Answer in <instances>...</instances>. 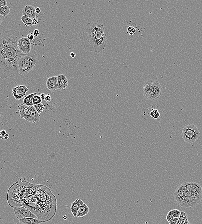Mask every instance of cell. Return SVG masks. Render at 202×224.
I'll return each instance as SVG.
<instances>
[{
	"instance_id": "1",
	"label": "cell",
	"mask_w": 202,
	"mask_h": 224,
	"mask_svg": "<svg viewBox=\"0 0 202 224\" xmlns=\"http://www.w3.org/2000/svg\"><path fill=\"white\" fill-rule=\"evenodd\" d=\"M19 34L15 30L0 33V78H16L20 75L18 62L27 55L18 47Z\"/></svg>"
},
{
	"instance_id": "2",
	"label": "cell",
	"mask_w": 202,
	"mask_h": 224,
	"mask_svg": "<svg viewBox=\"0 0 202 224\" xmlns=\"http://www.w3.org/2000/svg\"><path fill=\"white\" fill-rule=\"evenodd\" d=\"M18 206L29 209L41 221L48 222L56 213L57 200L55 196L48 187L33 185L28 195Z\"/></svg>"
},
{
	"instance_id": "3",
	"label": "cell",
	"mask_w": 202,
	"mask_h": 224,
	"mask_svg": "<svg viewBox=\"0 0 202 224\" xmlns=\"http://www.w3.org/2000/svg\"><path fill=\"white\" fill-rule=\"evenodd\" d=\"M102 24L90 22L83 27L79 35L85 50L90 52H99L106 47L107 35Z\"/></svg>"
},
{
	"instance_id": "4",
	"label": "cell",
	"mask_w": 202,
	"mask_h": 224,
	"mask_svg": "<svg viewBox=\"0 0 202 224\" xmlns=\"http://www.w3.org/2000/svg\"><path fill=\"white\" fill-rule=\"evenodd\" d=\"M38 61V58L32 52L23 56L18 62L20 75H26L32 70Z\"/></svg>"
},
{
	"instance_id": "5",
	"label": "cell",
	"mask_w": 202,
	"mask_h": 224,
	"mask_svg": "<svg viewBox=\"0 0 202 224\" xmlns=\"http://www.w3.org/2000/svg\"><path fill=\"white\" fill-rule=\"evenodd\" d=\"M202 199V192L196 193L187 191L177 202L182 207H193L199 204Z\"/></svg>"
},
{
	"instance_id": "6",
	"label": "cell",
	"mask_w": 202,
	"mask_h": 224,
	"mask_svg": "<svg viewBox=\"0 0 202 224\" xmlns=\"http://www.w3.org/2000/svg\"><path fill=\"white\" fill-rule=\"evenodd\" d=\"M200 130L194 125H187L182 129L181 136L185 142L192 144L200 138Z\"/></svg>"
},
{
	"instance_id": "7",
	"label": "cell",
	"mask_w": 202,
	"mask_h": 224,
	"mask_svg": "<svg viewBox=\"0 0 202 224\" xmlns=\"http://www.w3.org/2000/svg\"><path fill=\"white\" fill-rule=\"evenodd\" d=\"M13 208L15 215L18 220L24 218H38L35 214L26 207L22 206H15Z\"/></svg>"
},
{
	"instance_id": "8",
	"label": "cell",
	"mask_w": 202,
	"mask_h": 224,
	"mask_svg": "<svg viewBox=\"0 0 202 224\" xmlns=\"http://www.w3.org/2000/svg\"><path fill=\"white\" fill-rule=\"evenodd\" d=\"M17 46L23 54L28 55L30 53L31 41L27 37L20 38L17 42Z\"/></svg>"
},
{
	"instance_id": "9",
	"label": "cell",
	"mask_w": 202,
	"mask_h": 224,
	"mask_svg": "<svg viewBox=\"0 0 202 224\" xmlns=\"http://www.w3.org/2000/svg\"><path fill=\"white\" fill-rule=\"evenodd\" d=\"M28 91V87L19 85L13 88L12 95L16 100H20L26 96V93Z\"/></svg>"
},
{
	"instance_id": "10",
	"label": "cell",
	"mask_w": 202,
	"mask_h": 224,
	"mask_svg": "<svg viewBox=\"0 0 202 224\" xmlns=\"http://www.w3.org/2000/svg\"><path fill=\"white\" fill-rule=\"evenodd\" d=\"M154 80L148 81L143 86V93L144 97L148 100L153 101V87Z\"/></svg>"
},
{
	"instance_id": "11",
	"label": "cell",
	"mask_w": 202,
	"mask_h": 224,
	"mask_svg": "<svg viewBox=\"0 0 202 224\" xmlns=\"http://www.w3.org/2000/svg\"><path fill=\"white\" fill-rule=\"evenodd\" d=\"M188 183L187 182H184L182 184L180 185L177 187L174 192V199L177 202H178L182 198L185 193L187 192V185Z\"/></svg>"
},
{
	"instance_id": "12",
	"label": "cell",
	"mask_w": 202,
	"mask_h": 224,
	"mask_svg": "<svg viewBox=\"0 0 202 224\" xmlns=\"http://www.w3.org/2000/svg\"><path fill=\"white\" fill-rule=\"evenodd\" d=\"M18 107V110L16 112V113L19 114L21 118L27 121L28 118L29 117L31 113L30 106H26L22 104H19Z\"/></svg>"
},
{
	"instance_id": "13",
	"label": "cell",
	"mask_w": 202,
	"mask_h": 224,
	"mask_svg": "<svg viewBox=\"0 0 202 224\" xmlns=\"http://www.w3.org/2000/svg\"><path fill=\"white\" fill-rule=\"evenodd\" d=\"M23 15L30 18L34 19L37 17V14L34 11V7L33 6L26 5L23 8Z\"/></svg>"
},
{
	"instance_id": "14",
	"label": "cell",
	"mask_w": 202,
	"mask_h": 224,
	"mask_svg": "<svg viewBox=\"0 0 202 224\" xmlns=\"http://www.w3.org/2000/svg\"><path fill=\"white\" fill-rule=\"evenodd\" d=\"M162 88L160 83L158 81L154 80L153 87V101L158 99L161 95Z\"/></svg>"
},
{
	"instance_id": "15",
	"label": "cell",
	"mask_w": 202,
	"mask_h": 224,
	"mask_svg": "<svg viewBox=\"0 0 202 224\" xmlns=\"http://www.w3.org/2000/svg\"><path fill=\"white\" fill-rule=\"evenodd\" d=\"M30 107L31 110V113L27 121L37 125V123L39 122L41 116L36 111L34 106H30Z\"/></svg>"
},
{
	"instance_id": "16",
	"label": "cell",
	"mask_w": 202,
	"mask_h": 224,
	"mask_svg": "<svg viewBox=\"0 0 202 224\" xmlns=\"http://www.w3.org/2000/svg\"><path fill=\"white\" fill-rule=\"evenodd\" d=\"M46 87L50 90H55L58 89V87L57 76H52L47 79Z\"/></svg>"
},
{
	"instance_id": "17",
	"label": "cell",
	"mask_w": 202,
	"mask_h": 224,
	"mask_svg": "<svg viewBox=\"0 0 202 224\" xmlns=\"http://www.w3.org/2000/svg\"><path fill=\"white\" fill-rule=\"evenodd\" d=\"M58 89L64 90L68 86L69 81L65 75L60 74L58 75Z\"/></svg>"
},
{
	"instance_id": "18",
	"label": "cell",
	"mask_w": 202,
	"mask_h": 224,
	"mask_svg": "<svg viewBox=\"0 0 202 224\" xmlns=\"http://www.w3.org/2000/svg\"><path fill=\"white\" fill-rule=\"evenodd\" d=\"M187 191L191 192H202V187L201 185L195 182H188L187 185Z\"/></svg>"
},
{
	"instance_id": "19",
	"label": "cell",
	"mask_w": 202,
	"mask_h": 224,
	"mask_svg": "<svg viewBox=\"0 0 202 224\" xmlns=\"http://www.w3.org/2000/svg\"><path fill=\"white\" fill-rule=\"evenodd\" d=\"M20 224H40L46 223L44 221H41L38 218H24L19 220Z\"/></svg>"
},
{
	"instance_id": "20",
	"label": "cell",
	"mask_w": 202,
	"mask_h": 224,
	"mask_svg": "<svg viewBox=\"0 0 202 224\" xmlns=\"http://www.w3.org/2000/svg\"><path fill=\"white\" fill-rule=\"evenodd\" d=\"M90 209L87 205L84 202L80 206L79 210H78V213H77L76 217L79 218V217H83L88 214L89 213Z\"/></svg>"
},
{
	"instance_id": "21",
	"label": "cell",
	"mask_w": 202,
	"mask_h": 224,
	"mask_svg": "<svg viewBox=\"0 0 202 224\" xmlns=\"http://www.w3.org/2000/svg\"><path fill=\"white\" fill-rule=\"evenodd\" d=\"M83 202H84L81 200L80 199H77L71 203V211L74 217H76L79 207Z\"/></svg>"
},
{
	"instance_id": "22",
	"label": "cell",
	"mask_w": 202,
	"mask_h": 224,
	"mask_svg": "<svg viewBox=\"0 0 202 224\" xmlns=\"http://www.w3.org/2000/svg\"><path fill=\"white\" fill-rule=\"evenodd\" d=\"M37 95V92L32 93L26 96L24 98L23 102V104L26 106H33V98L35 95Z\"/></svg>"
},
{
	"instance_id": "23",
	"label": "cell",
	"mask_w": 202,
	"mask_h": 224,
	"mask_svg": "<svg viewBox=\"0 0 202 224\" xmlns=\"http://www.w3.org/2000/svg\"><path fill=\"white\" fill-rule=\"evenodd\" d=\"M181 211L179 210L175 209L173 210L168 212L166 216V219L168 222L171 218H176V217H179L180 215Z\"/></svg>"
},
{
	"instance_id": "24",
	"label": "cell",
	"mask_w": 202,
	"mask_h": 224,
	"mask_svg": "<svg viewBox=\"0 0 202 224\" xmlns=\"http://www.w3.org/2000/svg\"><path fill=\"white\" fill-rule=\"evenodd\" d=\"M21 19L22 22L24 23V26H26V27H31L33 26V23H32L33 19H32L30 18L23 15L21 17Z\"/></svg>"
},
{
	"instance_id": "25",
	"label": "cell",
	"mask_w": 202,
	"mask_h": 224,
	"mask_svg": "<svg viewBox=\"0 0 202 224\" xmlns=\"http://www.w3.org/2000/svg\"><path fill=\"white\" fill-rule=\"evenodd\" d=\"M11 12V8L9 6H4L0 7V14L3 17L7 16Z\"/></svg>"
},
{
	"instance_id": "26",
	"label": "cell",
	"mask_w": 202,
	"mask_h": 224,
	"mask_svg": "<svg viewBox=\"0 0 202 224\" xmlns=\"http://www.w3.org/2000/svg\"><path fill=\"white\" fill-rule=\"evenodd\" d=\"M187 218H188L187 213L185 212H181L180 215L176 224H184Z\"/></svg>"
},
{
	"instance_id": "27",
	"label": "cell",
	"mask_w": 202,
	"mask_h": 224,
	"mask_svg": "<svg viewBox=\"0 0 202 224\" xmlns=\"http://www.w3.org/2000/svg\"><path fill=\"white\" fill-rule=\"evenodd\" d=\"M33 106H34L36 111L38 112V113L39 114H40V113H41V112H42L45 110V105L44 103H42L37 104V105H34Z\"/></svg>"
},
{
	"instance_id": "28",
	"label": "cell",
	"mask_w": 202,
	"mask_h": 224,
	"mask_svg": "<svg viewBox=\"0 0 202 224\" xmlns=\"http://www.w3.org/2000/svg\"><path fill=\"white\" fill-rule=\"evenodd\" d=\"M42 100L41 99L40 95H36L34 96L33 98V106L34 105H37V104H39V103H41Z\"/></svg>"
},
{
	"instance_id": "29",
	"label": "cell",
	"mask_w": 202,
	"mask_h": 224,
	"mask_svg": "<svg viewBox=\"0 0 202 224\" xmlns=\"http://www.w3.org/2000/svg\"><path fill=\"white\" fill-rule=\"evenodd\" d=\"M136 29L133 27L129 26L127 28V32L130 35H133L136 32Z\"/></svg>"
},
{
	"instance_id": "30",
	"label": "cell",
	"mask_w": 202,
	"mask_h": 224,
	"mask_svg": "<svg viewBox=\"0 0 202 224\" xmlns=\"http://www.w3.org/2000/svg\"><path fill=\"white\" fill-rule=\"evenodd\" d=\"M178 218H179V217L171 218L168 222L169 224H176L178 221Z\"/></svg>"
},
{
	"instance_id": "31",
	"label": "cell",
	"mask_w": 202,
	"mask_h": 224,
	"mask_svg": "<svg viewBox=\"0 0 202 224\" xmlns=\"http://www.w3.org/2000/svg\"><path fill=\"white\" fill-rule=\"evenodd\" d=\"M157 112H158V110H155V109H152L151 110V111L150 113H149L150 115V116H151V117H152L153 118L154 116H155V115L156 114V113H157Z\"/></svg>"
},
{
	"instance_id": "32",
	"label": "cell",
	"mask_w": 202,
	"mask_h": 224,
	"mask_svg": "<svg viewBox=\"0 0 202 224\" xmlns=\"http://www.w3.org/2000/svg\"><path fill=\"white\" fill-rule=\"evenodd\" d=\"M7 3L6 0H0V7L6 6Z\"/></svg>"
},
{
	"instance_id": "33",
	"label": "cell",
	"mask_w": 202,
	"mask_h": 224,
	"mask_svg": "<svg viewBox=\"0 0 202 224\" xmlns=\"http://www.w3.org/2000/svg\"><path fill=\"white\" fill-rule=\"evenodd\" d=\"M6 134V131L4 130L0 131V139H3L4 137Z\"/></svg>"
},
{
	"instance_id": "34",
	"label": "cell",
	"mask_w": 202,
	"mask_h": 224,
	"mask_svg": "<svg viewBox=\"0 0 202 224\" xmlns=\"http://www.w3.org/2000/svg\"><path fill=\"white\" fill-rule=\"evenodd\" d=\"M27 38L30 41H33L34 39V35L32 33L29 34L27 36Z\"/></svg>"
},
{
	"instance_id": "35",
	"label": "cell",
	"mask_w": 202,
	"mask_h": 224,
	"mask_svg": "<svg viewBox=\"0 0 202 224\" xmlns=\"http://www.w3.org/2000/svg\"><path fill=\"white\" fill-rule=\"evenodd\" d=\"M51 100H52V98H51V95H46L45 99V101H46V102L49 103Z\"/></svg>"
},
{
	"instance_id": "36",
	"label": "cell",
	"mask_w": 202,
	"mask_h": 224,
	"mask_svg": "<svg viewBox=\"0 0 202 224\" xmlns=\"http://www.w3.org/2000/svg\"><path fill=\"white\" fill-rule=\"evenodd\" d=\"M39 34L40 32L39 30L36 29H35L34 31V32H33V35H34V36H35V37H38V36L39 35Z\"/></svg>"
},
{
	"instance_id": "37",
	"label": "cell",
	"mask_w": 202,
	"mask_h": 224,
	"mask_svg": "<svg viewBox=\"0 0 202 224\" xmlns=\"http://www.w3.org/2000/svg\"><path fill=\"white\" fill-rule=\"evenodd\" d=\"M32 23H33V25H37L39 24V19H38L37 18V17L33 19Z\"/></svg>"
},
{
	"instance_id": "38",
	"label": "cell",
	"mask_w": 202,
	"mask_h": 224,
	"mask_svg": "<svg viewBox=\"0 0 202 224\" xmlns=\"http://www.w3.org/2000/svg\"><path fill=\"white\" fill-rule=\"evenodd\" d=\"M34 11H35L36 14H40L41 12V9H40V7H38V6L34 7Z\"/></svg>"
},
{
	"instance_id": "39",
	"label": "cell",
	"mask_w": 202,
	"mask_h": 224,
	"mask_svg": "<svg viewBox=\"0 0 202 224\" xmlns=\"http://www.w3.org/2000/svg\"><path fill=\"white\" fill-rule=\"evenodd\" d=\"M46 95H45L44 93H42L40 95V97H41V99L42 101H45L46 97Z\"/></svg>"
},
{
	"instance_id": "40",
	"label": "cell",
	"mask_w": 202,
	"mask_h": 224,
	"mask_svg": "<svg viewBox=\"0 0 202 224\" xmlns=\"http://www.w3.org/2000/svg\"><path fill=\"white\" fill-rule=\"evenodd\" d=\"M160 116V113H159V112L158 111L157 112V113H156V114H155V116H154V117H153V118H154V119H157V118H159Z\"/></svg>"
},
{
	"instance_id": "41",
	"label": "cell",
	"mask_w": 202,
	"mask_h": 224,
	"mask_svg": "<svg viewBox=\"0 0 202 224\" xmlns=\"http://www.w3.org/2000/svg\"><path fill=\"white\" fill-rule=\"evenodd\" d=\"M9 134H6V135H5V136H4V137L3 139H4V140L8 139H9Z\"/></svg>"
},
{
	"instance_id": "42",
	"label": "cell",
	"mask_w": 202,
	"mask_h": 224,
	"mask_svg": "<svg viewBox=\"0 0 202 224\" xmlns=\"http://www.w3.org/2000/svg\"><path fill=\"white\" fill-rule=\"evenodd\" d=\"M70 55L71 57L74 58L75 57V56H76V54H74L73 52H71L70 54Z\"/></svg>"
},
{
	"instance_id": "43",
	"label": "cell",
	"mask_w": 202,
	"mask_h": 224,
	"mask_svg": "<svg viewBox=\"0 0 202 224\" xmlns=\"http://www.w3.org/2000/svg\"><path fill=\"white\" fill-rule=\"evenodd\" d=\"M4 17L2 16L1 14H0V25L1 24L3 20Z\"/></svg>"
},
{
	"instance_id": "44",
	"label": "cell",
	"mask_w": 202,
	"mask_h": 224,
	"mask_svg": "<svg viewBox=\"0 0 202 224\" xmlns=\"http://www.w3.org/2000/svg\"><path fill=\"white\" fill-rule=\"evenodd\" d=\"M183 224H191L190 223V222H189L188 220V218H187V219H186V221H185V223H184Z\"/></svg>"
},
{
	"instance_id": "45",
	"label": "cell",
	"mask_w": 202,
	"mask_h": 224,
	"mask_svg": "<svg viewBox=\"0 0 202 224\" xmlns=\"http://www.w3.org/2000/svg\"><path fill=\"white\" fill-rule=\"evenodd\" d=\"M63 219H64V220H66V219H67V217L66 215H65L64 216H63Z\"/></svg>"
}]
</instances>
